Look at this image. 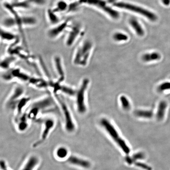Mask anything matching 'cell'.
<instances>
[{"label": "cell", "mask_w": 170, "mask_h": 170, "mask_svg": "<svg viewBox=\"0 0 170 170\" xmlns=\"http://www.w3.org/2000/svg\"><path fill=\"white\" fill-rule=\"evenodd\" d=\"M30 8L35 6H42L46 3L47 0H26Z\"/></svg>", "instance_id": "obj_30"}, {"label": "cell", "mask_w": 170, "mask_h": 170, "mask_svg": "<svg viewBox=\"0 0 170 170\" xmlns=\"http://www.w3.org/2000/svg\"><path fill=\"white\" fill-rule=\"evenodd\" d=\"M53 60L54 71L57 77L56 80L55 82L62 84L66 78V73L62 59L60 56L56 55L53 57Z\"/></svg>", "instance_id": "obj_11"}, {"label": "cell", "mask_w": 170, "mask_h": 170, "mask_svg": "<svg viewBox=\"0 0 170 170\" xmlns=\"http://www.w3.org/2000/svg\"><path fill=\"white\" fill-rule=\"evenodd\" d=\"M39 159L35 156H32L26 162L21 170H33L39 163Z\"/></svg>", "instance_id": "obj_27"}, {"label": "cell", "mask_w": 170, "mask_h": 170, "mask_svg": "<svg viewBox=\"0 0 170 170\" xmlns=\"http://www.w3.org/2000/svg\"><path fill=\"white\" fill-rule=\"evenodd\" d=\"M162 2L165 5H168L170 3V0H162Z\"/></svg>", "instance_id": "obj_36"}, {"label": "cell", "mask_w": 170, "mask_h": 170, "mask_svg": "<svg viewBox=\"0 0 170 170\" xmlns=\"http://www.w3.org/2000/svg\"><path fill=\"white\" fill-rule=\"evenodd\" d=\"M25 92V89L22 86H16L6 99L5 104L6 107L14 110L18 102L24 96Z\"/></svg>", "instance_id": "obj_10"}, {"label": "cell", "mask_w": 170, "mask_h": 170, "mask_svg": "<svg viewBox=\"0 0 170 170\" xmlns=\"http://www.w3.org/2000/svg\"><path fill=\"white\" fill-rule=\"evenodd\" d=\"M0 165H1V169L2 170H6L7 169V166H6V163L4 161L1 160V161Z\"/></svg>", "instance_id": "obj_35"}, {"label": "cell", "mask_w": 170, "mask_h": 170, "mask_svg": "<svg viewBox=\"0 0 170 170\" xmlns=\"http://www.w3.org/2000/svg\"><path fill=\"white\" fill-rule=\"evenodd\" d=\"M17 57L11 54L8 56L4 57L1 60V68L6 71L11 69V66L13 65L14 63L17 61Z\"/></svg>", "instance_id": "obj_17"}, {"label": "cell", "mask_w": 170, "mask_h": 170, "mask_svg": "<svg viewBox=\"0 0 170 170\" xmlns=\"http://www.w3.org/2000/svg\"><path fill=\"white\" fill-rule=\"evenodd\" d=\"M100 124L108 132L114 141L117 143L123 151L126 154H129L130 151V148L125 143V141L119 136L117 130L111 123L107 119L102 118L100 121Z\"/></svg>", "instance_id": "obj_5"}, {"label": "cell", "mask_w": 170, "mask_h": 170, "mask_svg": "<svg viewBox=\"0 0 170 170\" xmlns=\"http://www.w3.org/2000/svg\"><path fill=\"white\" fill-rule=\"evenodd\" d=\"M167 107V104L165 101H162L159 102L156 114L157 120H161L164 118Z\"/></svg>", "instance_id": "obj_22"}, {"label": "cell", "mask_w": 170, "mask_h": 170, "mask_svg": "<svg viewBox=\"0 0 170 170\" xmlns=\"http://www.w3.org/2000/svg\"><path fill=\"white\" fill-rule=\"evenodd\" d=\"M19 20L23 28L34 26L38 23V20L36 18L33 16L29 15H20Z\"/></svg>", "instance_id": "obj_15"}, {"label": "cell", "mask_w": 170, "mask_h": 170, "mask_svg": "<svg viewBox=\"0 0 170 170\" xmlns=\"http://www.w3.org/2000/svg\"><path fill=\"white\" fill-rule=\"evenodd\" d=\"M135 116L141 118L149 119L152 118L153 116V111L151 110L139 109L134 111Z\"/></svg>", "instance_id": "obj_25"}, {"label": "cell", "mask_w": 170, "mask_h": 170, "mask_svg": "<svg viewBox=\"0 0 170 170\" xmlns=\"http://www.w3.org/2000/svg\"><path fill=\"white\" fill-rule=\"evenodd\" d=\"M1 40L5 43L11 44V45L17 44V35L8 29L1 28Z\"/></svg>", "instance_id": "obj_12"}, {"label": "cell", "mask_w": 170, "mask_h": 170, "mask_svg": "<svg viewBox=\"0 0 170 170\" xmlns=\"http://www.w3.org/2000/svg\"><path fill=\"white\" fill-rule=\"evenodd\" d=\"M113 5L114 6L119 8L129 10L141 15L151 21H154L157 20V16L155 14L140 6L131 4L130 3L120 2H114Z\"/></svg>", "instance_id": "obj_6"}, {"label": "cell", "mask_w": 170, "mask_h": 170, "mask_svg": "<svg viewBox=\"0 0 170 170\" xmlns=\"http://www.w3.org/2000/svg\"><path fill=\"white\" fill-rule=\"evenodd\" d=\"M30 98L24 96L18 102L14 110L16 113V119H17L19 117L24 113V110L26 109L28 105L30 104Z\"/></svg>", "instance_id": "obj_14"}, {"label": "cell", "mask_w": 170, "mask_h": 170, "mask_svg": "<svg viewBox=\"0 0 170 170\" xmlns=\"http://www.w3.org/2000/svg\"><path fill=\"white\" fill-rule=\"evenodd\" d=\"M81 3L79 1H72L69 2L68 5V11H67L66 14H73L74 13L78 11L80 7Z\"/></svg>", "instance_id": "obj_28"}, {"label": "cell", "mask_w": 170, "mask_h": 170, "mask_svg": "<svg viewBox=\"0 0 170 170\" xmlns=\"http://www.w3.org/2000/svg\"><path fill=\"white\" fill-rule=\"evenodd\" d=\"M136 166H138L141 168H143V169L146 170H151L152 168L150 167H149L147 165L144 164V163H135Z\"/></svg>", "instance_id": "obj_34"}, {"label": "cell", "mask_w": 170, "mask_h": 170, "mask_svg": "<svg viewBox=\"0 0 170 170\" xmlns=\"http://www.w3.org/2000/svg\"><path fill=\"white\" fill-rule=\"evenodd\" d=\"M28 119L29 118L27 113H23L17 119H15L16 122H18V128L19 130L24 131L26 130L29 125Z\"/></svg>", "instance_id": "obj_21"}, {"label": "cell", "mask_w": 170, "mask_h": 170, "mask_svg": "<svg viewBox=\"0 0 170 170\" xmlns=\"http://www.w3.org/2000/svg\"><path fill=\"white\" fill-rule=\"evenodd\" d=\"M53 98L55 100L56 105L62 114L64 119L65 126L66 130L69 132H72L75 129L71 111L69 106L64 99L59 94H53Z\"/></svg>", "instance_id": "obj_3"}, {"label": "cell", "mask_w": 170, "mask_h": 170, "mask_svg": "<svg viewBox=\"0 0 170 170\" xmlns=\"http://www.w3.org/2000/svg\"><path fill=\"white\" fill-rule=\"evenodd\" d=\"M56 104L53 96H47L33 103L27 114L29 119L35 120L41 113L51 110Z\"/></svg>", "instance_id": "obj_2"}, {"label": "cell", "mask_w": 170, "mask_h": 170, "mask_svg": "<svg viewBox=\"0 0 170 170\" xmlns=\"http://www.w3.org/2000/svg\"><path fill=\"white\" fill-rule=\"evenodd\" d=\"M67 162L70 164L85 168H90L91 166L90 163L88 161L74 156H70L67 159Z\"/></svg>", "instance_id": "obj_16"}, {"label": "cell", "mask_w": 170, "mask_h": 170, "mask_svg": "<svg viewBox=\"0 0 170 170\" xmlns=\"http://www.w3.org/2000/svg\"><path fill=\"white\" fill-rule=\"evenodd\" d=\"M114 39L117 41H125L128 40V37L125 34L118 33L114 35Z\"/></svg>", "instance_id": "obj_32"}, {"label": "cell", "mask_w": 170, "mask_h": 170, "mask_svg": "<svg viewBox=\"0 0 170 170\" xmlns=\"http://www.w3.org/2000/svg\"><path fill=\"white\" fill-rule=\"evenodd\" d=\"M168 90H170V83L168 82H164L162 83L158 87V90L160 92H163Z\"/></svg>", "instance_id": "obj_33"}, {"label": "cell", "mask_w": 170, "mask_h": 170, "mask_svg": "<svg viewBox=\"0 0 170 170\" xmlns=\"http://www.w3.org/2000/svg\"><path fill=\"white\" fill-rule=\"evenodd\" d=\"M68 154V150L64 147H61L58 148L56 151V155L58 158L63 159L66 158Z\"/></svg>", "instance_id": "obj_31"}, {"label": "cell", "mask_w": 170, "mask_h": 170, "mask_svg": "<svg viewBox=\"0 0 170 170\" xmlns=\"http://www.w3.org/2000/svg\"><path fill=\"white\" fill-rule=\"evenodd\" d=\"M82 26L78 22L71 23L67 30L65 43L68 47H71L74 45L81 35Z\"/></svg>", "instance_id": "obj_8"}, {"label": "cell", "mask_w": 170, "mask_h": 170, "mask_svg": "<svg viewBox=\"0 0 170 170\" xmlns=\"http://www.w3.org/2000/svg\"><path fill=\"white\" fill-rule=\"evenodd\" d=\"M2 25L3 28L8 30L15 27L17 28L16 20L11 15L10 17L9 16L4 18L2 21Z\"/></svg>", "instance_id": "obj_23"}, {"label": "cell", "mask_w": 170, "mask_h": 170, "mask_svg": "<svg viewBox=\"0 0 170 170\" xmlns=\"http://www.w3.org/2000/svg\"><path fill=\"white\" fill-rule=\"evenodd\" d=\"M43 123H44V127L42 134L41 139L40 141L35 143L34 146L41 144L46 139L49 135V132L54 127V124H55V122L54 119L50 118L44 119V120H43Z\"/></svg>", "instance_id": "obj_13"}, {"label": "cell", "mask_w": 170, "mask_h": 170, "mask_svg": "<svg viewBox=\"0 0 170 170\" xmlns=\"http://www.w3.org/2000/svg\"><path fill=\"white\" fill-rule=\"evenodd\" d=\"M69 3L66 0H59L57 1L55 6L52 9L58 14H66L68 11Z\"/></svg>", "instance_id": "obj_20"}, {"label": "cell", "mask_w": 170, "mask_h": 170, "mask_svg": "<svg viewBox=\"0 0 170 170\" xmlns=\"http://www.w3.org/2000/svg\"><path fill=\"white\" fill-rule=\"evenodd\" d=\"M58 14L53 11L52 8H49L47 10L46 16L47 19L49 23L52 25H56L60 23L62 20H61L60 18L58 16Z\"/></svg>", "instance_id": "obj_19"}, {"label": "cell", "mask_w": 170, "mask_h": 170, "mask_svg": "<svg viewBox=\"0 0 170 170\" xmlns=\"http://www.w3.org/2000/svg\"><path fill=\"white\" fill-rule=\"evenodd\" d=\"M90 80L88 78L82 80L75 96V105L76 109L78 113L83 114L87 111L86 104V93L88 89Z\"/></svg>", "instance_id": "obj_4"}, {"label": "cell", "mask_w": 170, "mask_h": 170, "mask_svg": "<svg viewBox=\"0 0 170 170\" xmlns=\"http://www.w3.org/2000/svg\"><path fill=\"white\" fill-rule=\"evenodd\" d=\"M93 45L90 41L86 40L82 43L74 50L72 56V63L76 66L86 67L90 56Z\"/></svg>", "instance_id": "obj_1"}, {"label": "cell", "mask_w": 170, "mask_h": 170, "mask_svg": "<svg viewBox=\"0 0 170 170\" xmlns=\"http://www.w3.org/2000/svg\"><path fill=\"white\" fill-rule=\"evenodd\" d=\"M1 1H6V0H1Z\"/></svg>", "instance_id": "obj_38"}, {"label": "cell", "mask_w": 170, "mask_h": 170, "mask_svg": "<svg viewBox=\"0 0 170 170\" xmlns=\"http://www.w3.org/2000/svg\"><path fill=\"white\" fill-rule=\"evenodd\" d=\"M77 92V89H76L74 87L68 85L62 84V83L59 86L58 93L57 94L61 93L63 95L69 97L74 98Z\"/></svg>", "instance_id": "obj_18"}, {"label": "cell", "mask_w": 170, "mask_h": 170, "mask_svg": "<svg viewBox=\"0 0 170 170\" xmlns=\"http://www.w3.org/2000/svg\"><path fill=\"white\" fill-rule=\"evenodd\" d=\"M81 5L86 4L90 5L99 8L105 11L108 15L114 19H117L119 17V14L117 11L111 8L108 6L107 3L103 0H78Z\"/></svg>", "instance_id": "obj_9"}, {"label": "cell", "mask_w": 170, "mask_h": 170, "mask_svg": "<svg viewBox=\"0 0 170 170\" xmlns=\"http://www.w3.org/2000/svg\"><path fill=\"white\" fill-rule=\"evenodd\" d=\"M131 26L133 28L135 32L139 36H143L144 34V31L141 25L136 19L132 18L130 20Z\"/></svg>", "instance_id": "obj_26"}, {"label": "cell", "mask_w": 170, "mask_h": 170, "mask_svg": "<svg viewBox=\"0 0 170 170\" xmlns=\"http://www.w3.org/2000/svg\"><path fill=\"white\" fill-rule=\"evenodd\" d=\"M119 101L122 108L125 110H129L131 108V104L129 98L125 96H121Z\"/></svg>", "instance_id": "obj_29"}, {"label": "cell", "mask_w": 170, "mask_h": 170, "mask_svg": "<svg viewBox=\"0 0 170 170\" xmlns=\"http://www.w3.org/2000/svg\"><path fill=\"white\" fill-rule=\"evenodd\" d=\"M72 22L71 18L62 20L59 23L52 26L47 32L48 38L51 40H55L66 33L68 29Z\"/></svg>", "instance_id": "obj_7"}, {"label": "cell", "mask_w": 170, "mask_h": 170, "mask_svg": "<svg viewBox=\"0 0 170 170\" xmlns=\"http://www.w3.org/2000/svg\"><path fill=\"white\" fill-rule=\"evenodd\" d=\"M6 170H8L6 169Z\"/></svg>", "instance_id": "obj_39"}, {"label": "cell", "mask_w": 170, "mask_h": 170, "mask_svg": "<svg viewBox=\"0 0 170 170\" xmlns=\"http://www.w3.org/2000/svg\"><path fill=\"white\" fill-rule=\"evenodd\" d=\"M161 56L159 53L157 52L147 53L143 54L142 56V59L146 63L150 62L159 60Z\"/></svg>", "instance_id": "obj_24"}, {"label": "cell", "mask_w": 170, "mask_h": 170, "mask_svg": "<svg viewBox=\"0 0 170 170\" xmlns=\"http://www.w3.org/2000/svg\"><path fill=\"white\" fill-rule=\"evenodd\" d=\"M23 1V0H14V1Z\"/></svg>", "instance_id": "obj_37"}]
</instances>
